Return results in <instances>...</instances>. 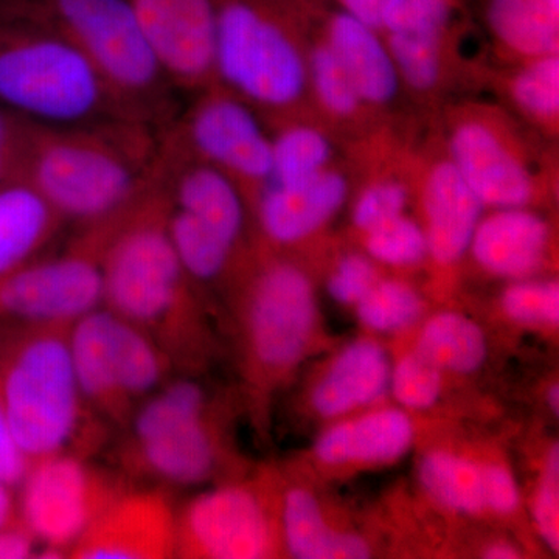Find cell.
<instances>
[{
    "mask_svg": "<svg viewBox=\"0 0 559 559\" xmlns=\"http://www.w3.org/2000/svg\"><path fill=\"white\" fill-rule=\"evenodd\" d=\"M348 197L347 176L331 167L304 186L263 187L250 204V219L264 249H289L322 230Z\"/></svg>",
    "mask_w": 559,
    "mask_h": 559,
    "instance_id": "17",
    "label": "cell"
},
{
    "mask_svg": "<svg viewBox=\"0 0 559 559\" xmlns=\"http://www.w3.org/2000/svg\"><path fill=\"white\" fill-rule=\"evenodd\" d=\"M547 400H549V404H550L551 411H555V414H558V409H559V390H558V385H554V388H551L549 390V395H547Z\"/></svg>",
    "mask_w": 559,
    "mask_h": 559,
    "instance_id": "47",
    "label": "cell"
},
{
    "mask_svg": "<svg viewBox=\"0 0 559 559\" xmlns=\"http://www.w3.org/2000/svg\"><path fill=\"white\" fill-rule=\"evenodd\" d=\"M533 518L540 538L550 547L559 550V451L558 447L549 452L543 479L536 489L533 502Z\"/></svg>",
    "mask_w": 559,
    "mask_h": 559,
    "instance_id": "39",
    "label": "cell"
},
{
    "mask_svg": "<svg viewBox=\"0 0 559 559\" xmlns=\"http://www.w3.org/2000/svg\"><path fill=\"white\" fill-rule=\"evenodd\" d=\"M414 437V425L404 412H370L323 432L314 455L330 466L382 465L406 455Z\"/></svg>",
    "mask_w": 559,
    "mask_h": 559,
    "instance_id": "22",
    "label": "cell"
},
{
    "mask_svg": "<svg viewBox=\"0 0 559 559\" xmlns=\"http://www.w3.org/2000/svg\"><path fill=\"white\" fill-rule=\"evenodd\" d=\"M307 7L312 24L336 55L367 108L373 112L392 106L403 84L381 33L333 0H307Z\"/></svg>",
    "mask_w": 559,
    "mask_h": 559,
    "instance_id": "19",
    "label": "cell"
},
{
    "mask_svg": "<svg viewBox=\"0 0 559 559\" xmlns=\"http://www.w3.org/2000/svg\"><path fill=\"white\" fill-rule=\"evenodd\" d=\"M154 57L179 94L216 83V0H130Z\"/></svg>",
    "mask_w": 559,
    "mask_h": 559,
    "instance_id": "15",
    "label": "cell"
},
{
    "mask_svg": "<svg viewBox=\"0 0 559 559\" xmlns=\"http://www.w3.org/2000/svg\"><path fill=\"white\" fill-rule=\"evenodd\" d=\"M16 491L5 485H0V527L16 518Z\"/></svg>",
    "mask_w": 559,
    "mask_h": 559,
    "instance_id": "45",
    "label": "cell"
},
{
    "mask_svg": "<svg viewBox=\"0 0 559 559\" xmlns=\"http://www.w3.org/2000/svg\"><path fill=\"white\" fill-rule=\"evenodd\" d=\"M419 165L414 182L425 216L428 257L439 266H452L468 253L485 207L447 153Z\"/></svg>",
    "mask_w": 559,
    "mask_h": 559,
    "instance_id": "18",
    "label": "cell"
},
{
    "mask_svg": "<svg viewBox=\"0 0 559 559\" xmlns=\"http://www.w3.org/2000/svg\"><path fill=\"white\" fill-rule=\"evenodd\" d=\"M443 371L419 353L401 358L390 370L389 388L401 406L425 411L436 406L443 392Z\"/></svg>",
    "mask_w": 559,
    "mask_h": 559,
    "instance_id": "36",
    "label": "cell"
},
{
    "mask_svg": "<svg viewBox=\"0 0 559 559\" xmlns=\"http://www.w3.org/2000/svg\"><path fill=\"white\" fill-rule=\"evenodd\" d=\"M32 123L0 106V186L20 178Z\"/></svg>",
    "mask_w": 559,
    "mask_h": 559,
    "instance_id": "40",
    "label": "cell"
},
{
    "mask_svg": "<svg viewBox=\"0 0 559 559\" xmlns=\"http://www.w3.org/2000/svg\"><path fill=\"white\" fill-rule=\"evenodd\" d=\"M362 240L367 255L385 266H417L428 257L425 230L406 213L366 231Z\"/></svg>",
    "mask_w": 559,
    "mask_h": 559,
    "instance_id": "35",
    "label": "cell"
},
{
    "mask_svg": "<svg viewBox=\"0 0 559 559\" xmlns=\"http://www.w3.org/2000/svg\"><path fill=\"white\" fill-rule=\"evenodd\" d=\"M485 502L496 514H511L520 507V488L509 469L499 465L485 466Z\"/></svg>",
    "mask_w": 559,
    "mask_h": 559,
    "instance_id": "42",
    "label": "cell"
},
{
    "mask_svg": "<svg viewBox=\"0 0 559 559\" xmlns=\"http://www.w3.org/2000/svg\"><path fill=\"white\" fill-rule=\"evenodd\" d=\"M444 153L485 209L532 207L557 180L516 121L495 105L452 109Z\"/></svg>",
    "mask_w": 559,
    "mask_h": 559,
    "instance_id": "8",
    "label": "cell"
},
{
    "mask_svg": "<svg viewBox=\"0 0 559 559\" xmlns=\"http://www.w3.org/2000/svg\"><path fill=\"white\" fill-rule=\"evenodd\" d=\"M69 345L87 406L119 428L143 400L176 374L159 345L106 307L70 326Z\"/></svg>",
    "mask_w": 559,
    "mask_h": 559,
    "instance_id": "9",
    "label": "cell"
},
{
    "mask_svg": "<svg viewBox=\"0 0 559 559\" xmlns=\"http://www.w3.org/2000/svg\"><path fill=\"white\" fill-rule=\"evenodd\" d=\"M249 261L241 294L246 369L253 384L271 388L310 347L318 301L310 275L294 261L261 249Z\"/></svg>",
    "mask_w": 559,
    "mask_h": 559,
    "instance_id": "10",
    "label": "cell"
},
{
    "mask_svg": "<svg viewBox=\"0 0 559 559\" xmlns=\"http://www.w3.org/2000/svg\"><path fill=\"white\" fill-rule=\"evenodd\" d=\"M178 506L165 489L131 487L69 551L72 559L176 558Z\"/></svg>",
    "mask_w": 559,
    "mask_h": 559,
    "instance_id": "16",
    "label": "cell"
},
{
    "mask_svg": "<svg viewBox=\"0 0 559 559\" xmlns=\"http://www.w3.org/2000/svg\"><path fill=\"white\" fill-rule=\"evenodd\" d=\"M0 106L44 128L134 120L79 47L14 20H0Z\"/></svg>",
    "mask_w": 559,
    "mask_h": 559,
    "instance_id": "6",
    "label": "cell"
},
{
    "mask_svg": "<svg viewBox=\"0 0 559 559\" xmlns=\"http://www.w3.org/2000/svg\"><path fill=\"white\" fill-rule=\"evenodd\" d=\"M31 466L32 460L17 443L0 401V485L16 491Z\"/></svg>",
    "mask_w": 559,
    "mask_h": 559,
    "instance_id": "41",
    "label": "cell"
},
{
    "mask_svg": "<svg viewBox=\"0 0 559 559\" xmlns=\"http://www.w3.org/2000/svg\"><path fill=\"white\" fill-rule=\"evenodd\" d=\"M216 83L272 121L310 109L300 0H216Z\"/></svg>",
    "mask_w": 559,
    "mask_h": 559,
    "instance_id": "5",
    "label": "cell"
},
{
    "mask_svg": "<svg viewBox=\"0 0 559 559\" xmlns=\"http://www.w3.org/2000/svg\"><path fill=\"white\" fill-rule=\"evenodd\" d=\"M40 546L21 518H13L0 527V559L39 558Z\"/></svg>",
    "mask_w": 559,
    "mask_h": 559,
    "instance_id": "43",
    "label": "cell"
},
{
    "mask_svg": "<svg viewBox=\"0 0 559 559\" xmlns=\"http://www.w3.org/2000/svg\"><path fill=\"white\" fill-rule=\"evenodd\" d=\"M278 518L280 536L294 558H369V544L355 533L331 527L322 506L308 489H286L280 502Z\"/></svg>",
    "mask_w": 559,
    "mask_h": 559,
    "instance_id": "24",
    "label": "cell"
},
{
    "mask_svg": "<svg viewBox=\"0 0 559 559\" xmlns=\"http://www.w3.org/2000/svg\"><path fill=\"white\" fill-rule=\"evenodd\" d=\"M168 198L159 175L110 224L103 248V307L145 333L176 374H194L207 358L200 289L168 234Z\"/></svg>",
    "mask_w": 559,
    "mask_h": 559,
    "instance_id": "1",
    "label": "cell"
},
{
    "mask_svg": "<svg viewBox=\"0 0 559 559\" xmlns=\"http://www.w3.org/2000/svg\"><path fill=\"white\" fill-rule=\"evenodd\" d=\"M460 28L462 22L444 28L381 35L395 62L401 84L425 97L441 91L450 75L452 50Z\"/></svg>",
    "mask_w": 559,
    "mask_h": 559,
    "instance_id": "27",
    "label": "cell"
},
{
    "mask_svg": "<svg viewBox=\"0 0 559 559\" xmlns=\"http://www.w3.org/2000/svg\"><path fill=\"white\" fill-rule=\"evenodd\" d=\"M485 558L489 559H514L520 558V551L509 543H496L485 551Z\"/></svg>",
    "mask_w": 559,
    "mask_h": 559,
    "instance_id": "46",
    "label": "cell"
},
{
    "mask_svg": "<svg viewBox=\"0 0 559 559\" xmlns=\"http://www.w3.org/2000/svg\"><path fill=\"white\" fill-rule=\"evenodd\" d=\"M506 92L521 116L544 135L557 139L559 128V53L520 61L507 76Z\"/></svg>",
    "mask_w": 559,
    "mask_h": 559,
    "instance_id": "32",
    "label": "cell"
},
{
    "mask_svg": "<svg viewBox=\"0 0 559 559\" xmlns=\"http://www.w3.org/2000/svg\"><path fill=\"white\" fill-rule=\"evenodd\" d=\"M355 307L367 329L396 333L417 322L423 312V300L407 283L380 278Z\"/></svg>",
    "mask_w": 559,
    "mask_h": 559,
    "instance_id": "33",
    "label": "cell"
},
{
    "mask_svg": "<svg viewBox=\"0 0 559 559\" xmlns=\"http://www.w3.org/2000/svg\"><path fill=\"white\" fill-rule=\"evenodd\" d=\"M165 143L218 168L237 182L249 210L272 173L270 124L248 102L218 83L190 95L160 132Z\"/></svg>",
    "mask_w": 559,
    "mask_h": 559,
    "instance_id": "12",
    "label": "cell"
},
{
    "mask_svg": "<svg viewBox=\"0 0 559 559\" xmlns=\"http://www.w3.org/2000/svg\"><path fill=\"white\" fill-rule=\"evenodd\" d=\"M168 198V197H167ZM168 234L180 264L198 289L240 271L241 246L168 202Z\"/></svg>",
    "mask_w": 559,
    "mask_h": 559,
    "instance_id": "29",
    "label": "cell"
},
{
    "mask_svg": "<svg viewBox=\"0 0 559 559\" xmlns=\"http://www.w3.org/2000/svg\"><path fill=\"white\" fill-rule=\"evenodd\" d=\"M120 473L162 487H197L218 476L226 459L209 390L193 374L160 385L123 426Z\"/></svg>",
    "mask_w": 559,
    "mask_h": 559,
    "instance_id": "7",
    "label": "cell"
},
{
    "mask_svg": "<svg viewBox=\"0 0 559 559\" xmlns=\"http://www.w3.org/2000/svg\"><path fill=\"white\" fill-rule=\"evenodd\" d=\"M278 533L270 500L259 487L221 485L178 507L176 558H270Z\"/></svg>",
    "mask_w": 559,
    "mask_h": 559,
    "instance_id": "14",
    "label": "cell"
},
{
    "mask_svg": "<svg viewBox=\"0 0 559 559\" xmlns=\"http://www.w3.org/2000/svg\"><path fill=\"white\" fill-rule=\"evenodd\" d=\"M267 124L272 138V173L266 186H304L334 167L333 140L310 117H289Z\"/></svg>",
    "mask_w": 559,
    "mask_h": 559,
    "instance_id": "26",
    "label": "cell"
},
{
    "mask_svg": "<svg viewBox=\"0 0 559 559\" xmlns=\"http://www.w3.org/2000/svg\"><path fill=\"white\" fill-rule=\"evenodd\" d=\"M544 2H547L549 5L557 7V9H559V0H544Z\"/></svg>",
    "mask_w": 559,
    "mask_h": 559,
    "instance_id": "48",
    "label": "cell"
},
{
    "mask_svg": "<svg viewBox=\"0 0 559 559\" xmlns=\"http://www.w3.org/2000/svg\"><path fill=\"white\" fill-rule=\"evenodd\" d=\"M0 20L31 22L70 40L140 123L160 134L175 119L179 92L154 57L130 0H0Z\"/></svg>",
    "mask_w": 559,
    "mask_h": 559,
    "instance_id": "4",
    "label": "cell"
},
{
    "mask_svg": "<svg viewBox=\"0 0 559 559\" xmlns=\"http://www.w3.org/2000/svg\"><path fill=\"white\" fill-rule=\"evenodd\" d=\"M68 325H24L0 342V401L27 457H91L103 419L87 406L70 355Z\"/></svg>",
    "mask_w": 559,
    "mask_h": 559,
    "instance_id": "3",
    "label": "cell"
},
{
    "mask_svg": "<svg viewBox=\"0 0 559 559\" xmlns=\"http://www.w3.org/2000/svg\"><path fill=\"white\" fill-rule=\"evenodd\" d=\"M414 170L382 171L364 183L352 210V223L360 235L404 215L412 200Z\"/></svg>",
    "mask_w": 559,
    "mask_h": 559,
    "instance_id": "34",
    "label": "cell"
},
{
    "mask_svg": "<svg viewBox=\"0 0 559 559\" xmlns=\"http://www.w3.org/2000/svg\"><path fill=\"white\" fill-rule=\"evenodd\" d=\"M492 39L514 61L559 53V9L544 0H488Z\"/></svg>",
    "mask_w": 559,
    "mask_h": 559,
    "instance_id": "25",
    "label": "cell"
},
{
    "mask_svg": "<svg viewBox=\"0 0 559 559\" xmlns=\"http://www.w3.org/2000/svg\"><path fill=\"white\" fill-rule=\"evenodd\" d=\"M307 32V69L310 105L318 106L320 116L331 123L356 124L371 110L359 97L355 84L342 68L336 55L320 36L308 13L307 0H300Z\"/></svg>",
    "mask_w": 559,
    "mask_h": 559,
    "instance_id": "28",
    "label": "cell"
},
{
    "mask_svg": "<svg viewBox=\"0 0 559 559\" xmlns=\"http://www.w3.org/2000/svg\"><path fill=\"white\" fill-rule=\"evenodd\" d=\"M419 481L437 502L462 514L487 511L485 466L451 452H430L418 468Z\"/></svg>",
    "mask_w": 559,
    "mask_h": 559,
    "instance_id": "31",
    "label": "cell"
},
{
    "mask_svg": "<svg viewBox=\"0 0 559 559\" xmlns=\"http://www.w3.org/2000/svg\"><path fill=\"white\" fill-rule=\"evenodd\" d=\"M112 219L79 229L62 252L0 280V319L72 326L103 307L102 255Z\"/></svg>",
    "mask_w": 559,
    "mask_h": 559,
    "instance_id": "13",
    "label": "cell"
},
{
    "mask_svg": "<svg viewBox=\"0 0 559 559\" xmlns=\"http://www.w3.org/2000/svg\"><path fill=\"white\" fill-rule=\"evenodd\" d=\"M333 2L352 16L358 17L364 24L380 31L382 11L389 0H333Z\"/></svg>",
    "mask_w": 559,
    "mask_h": 559,
    "instance_id": "44",
    "label": "cell"
},
{
    "mask_svg": "<svg viewBox=\"0 0 559 559\" xmlns=\"http://www.w3.org/2000/svg\"><path fill=\"white\" fill-rule=\"evenodd\" d=\"M502 310L524 325L557 326L559 322V283L557 280H516L503 290Z\"/></svg>",
    "mask_w": 559,
    "mask_h": 559,
    "instance_id": "37",
    "label": "cell"
},
{
    "mask_svg": "<svg viewBox=\"0 0 559 559\" xmlns=\"http://www.w3.org/2000/svg\"><path fill=\"white\" fill-rule=\"evenodd\" d=\"M549 223L532 207L492 209L481 216L468 252L477 266L499 278H532L549 253Z\"/></svg>",
    "mask_w": 559,
    "mask_h": 559,
    "instance_id": "20",
    "label": "cell"
},
{
    "mask_svg": "<svg viewBox=\"0 0 559 559\" xmlns=\"http://www.w3.org/2000/svg\"><path fill=\"white\" fill-rule=\"evenodd\" d=\"M390 370L388 353L380 344L353 342L312 390V407L323 418H336L370 406L388 392Z\"/></svg>",
    "mask_w": 559,
    "mask_h": 559,
    "instance_id": "23",
    "label": "cell"
},
{
    "mask_svg": "<svg viewBox=\"0 0 559 559\" xmlns=\"http://www.w3.org/2000/svg\"><path fill=\"white\" fill-rule=\"evenodd\" d=\"M417 353L441 371L473 373L487 359V337L466 316L454 311L439 312L419 333Z\"/></svg>",
    "mask_w": 559,
    "mask_h": 559,
    "instance_id": "30",
    "label": "cell"
},
{
    "mask_svg": "<svg viewBox=\"0 0 559 559\" xmlns=\"http://www.w3.org/2000/svg\"><path fill=\"white\" fill-rule=\"evenodd\" d=\"M131 481L91 457L62 452L35 460L16 489L17 516L38 539L39 558H68Z\"/></svg>",
    "mask_w": 559,
    "mask_h": 559,
    "instance_id": "11",
    "label": "cell"
},
{
    "mask_svg": "<svg viewBox=\"0 0 559 559\" xmlns=\"http://www.w3.org/2000/svg\"><path fill=\"white\" fill-rule=\"evenodd\" d=\"M380 280L377 263L362 253H345L329 278V293L342 305H356Z\"/></svg>",
    "mask_w": 559,
    "mask_h": 559,
    "instance_id": "38",
    "label": "cell"
},
{
    "mask_svg": "<svg viewBox=\"0 0 559 559\" xmlns=\"http://www.w3.org/2000/svg\"><path fill=\"white\" fill-rule=\"evenodd\" d=\"M68 224L31 182L0 186V280L39 259Z\"/></svg>",
    "mask_w": 559,
    "mask_h": 559,
    "instance_id": "21",
    "label": "cell"
},
{
    "mask_svg": "<svg viewBox=\"0 0 559 559\" xmlns=\"http://www.w3.org/2000/svg\"><path fill=\"white\" fill-rule=\"evenodd\" d=\"M159 132L134 120L79 128L32 124L21 178L76 229L121 215L156 173Z\"/></svg>",
    "mask_w": 559,
    "mask_h": 559,
    "instance_id": "2",
    "label": "cell"
}]
</instances>
